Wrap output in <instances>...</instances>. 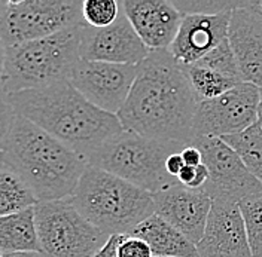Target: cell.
Listing matches in <instances>:
<instances>
[{
    "mask_svg": "<svg viewBox=\"0 0 262 257\" xmlns=\"http://www.w3.org/2000/svg\"><path fill=\"white\" fill-rule=\"evenodd\" d=\"M198 103L183 65L168 49L152 51L137 65V78L118 119L125 131L142 137L189 146Z\"/></svg>",
    "mask_w": 262,
    "mask_h": 257,
    "instance_id": "obj_1",
    "label": "cell"
},
{
    "mask_svg": "<svg viewBox=\"0 0 262 257\" xmlns=\"http://www.w3.org/2000/svg\"><path fill=\"white\" fill-rule=\"evenodd\" d=\"M2 165L21 177L39 202L70 198L88 170L79 153L3 104Z\"/></svg>",
    "mask_w": 262,
    "mask_h": 257,
    "instance_id": "obj_2",
    "label": "cell"
},
{
    "mask_svg": "<svg viewBox=\"0 0 262 257\" xmlns=\"http://www.w3.org/2000/svg\"><path fill=\"white\" fill-rule=\"evenodd\" d=\"M3 104L83 158L124 131L118 116L91 104L70 81L3 97Z\"/></svg>",
    "mask_w": 262,
    "mask_h": 257,
    "instance_id": "obj_3",
    "label": "cell"
},
{
    "mask_svg": "<svg viewBox=\"0 0 262 257\" xmlns=\"http://www.w3.org/2000/svg\"><path fill=\"white\" fill-rule=\"evenodd\" d=\"M82 24L45 39L3 48V97L70 81L81 61Z\"/></svg>",
    "mask_w": 262,
    "mask_h": 257,
    "instance_id": "obj_4",
    "label": "cell"
},
{
    "mask_svg": "<svg viewBox=\"0 0 262 257\" xmlns=\"http://www.w3.org/2000/svg\"><path fill=\"white\" fill-rule=\"evenodd\" d=\"M70 198L82 216L109 237L130 235L155 214L152 193L94 167H88Z\"/></svg>",
    "mask_w": 262,
    "mask_h": 257,
    "instance_id": "obj_5",
    "label": "cell"
},
{
    "mask_svg": "<svg viewBox=\"0 0 262 257\" xmlns=\"http://www.w3.org/2000/svg\"><path fill=\"white\" fill-rule=\"evenodd\" d=\"M185 147L180 143L150 140L124 129L98 146L85 159L90 167L124 178L149 193H157L179 183L167 173L165 162Z\"/></svg>",
    "mask_w": 262,
    "mask_h": 257,
    "instance_id": "obj_6",
    "label": "cell"
},
{
    "mask_svg": "<svg viewBox=\"0 0 262 257\" xmlns=\"http://www.w3.org/2000/svg\"><path fill=\"white\" fill-rule=\"evenodd\" d=\"M34 211L45 257H93L109 240L82 216L72 198L39 202Z\"/></svg>",
    "mask_w": 262,
    "mask_h": 257,
    "instance_id": "obj_7",
    "label": "cell"
},
{
    "mask_svg": "<svg viewBox=\"0 0 262 257\" xmlns=\"http://www.w3.org/2000/svg\"><path fill=\"white\" fill-rule=\"evenodd\" d=\"M79 0H3L2 46L45 39L83 24Z\"/></svg>",
    "mask_w": 262,
    "mask_h": 257,
    "instance_id": "obj_8",
    "label": "cell"
},
{
    "mask_svg": "<svg viewBox=\"0 0 262 257\" xmlns=\"http://www.w3.org/2000/svg\"><path fill=\"white\" fill-rule=\"evenodd\" d=\"M261 89L253 83L242 82L231 91L196 106L192 135L194 138L240 134L258 122Z\"/></svg>",
    "mask_w": 262,
    "mask_h": 257,
    "instance_id": "obj_9",
    "label": "cell"
},
{
    "mask_svg": "<svg viewBox=\"0 0 262 257\" xmlns=\"http://www.w3.org/2000/svg\"><path fill=\"white\" fill-rule=\"evenodd\" d=\"M191 145L203 153V163L209 170V181L201 189L212 201L240 202L246 196L262 191V183L253 176L238 153L217 137L194 138Z\"/></svg>",
    "mask_w": 262,
    "mask_h": 257,
    "instance_id": "obj_10",
    "label": "cell"
},
{
    "mask_svg": "<svg viewBox=\"0 0 262 257\" xmlns=\"http://www.w3.org/2000/svg\"><path fill=\"white\" fill-rule=\"evenodd\" d=\"M137 78V65L81 60L70 78L72 85L103 112L118 116Z\"/></svg>",
    "mask_w": 262,
    "mask_h": 257,
    "instance_id": "obj_11",
    "label": "cell"
},
{
    "mask_svg": "<svg viewBox=\"0 0 262 257\" xmlns=\"http://www.w3.org/2000/svg\"><path fill=\"white\" fill-rule=\"evenodd\" d=\"M152 51L139 37L130 19L124 14L112 26L94 29L82 24L81 58L86 61H101L112 64L139 65Z\"/></svg>",
    "mask_w": 262,
    "mask_h": 257,
    "instance_id": "obj_12",
    "label": "cell"
},
{
    "mask_svg": "<svg viewBox=\"0 0 262 257\" xmlns=\"http://www.w3.org/2000/svg\"><path fill=\"white\" fill-rule=\"evenodd\" d=\"M196 250L200 257H253L237 202L213 201L206 230L196 244Z\"/></svg>",
    "mask_w": 262,
    "mask_h": 257,
    "instance_id": "obj_13",
    "label": "cell"
},
{
    "mask_svg": "<svg viewBox=\"0 0 262 257\" xmlns=\"http://www.w3.org/2000/svg\"><path fill=\"white\" fill-rule=\"evenodd\" d=\"M155 214L176 229L194 244L201 241L213 201L203 192L176 183L160 192L152 193Z\"/></svg>",
    "mask_w": 262,
    "mask_h": 257,
    "instance_id": "obj_14",
    "label": "cell"
},
{
    "mask_svg": "<svg viewBox=\"0 0 262 257\" xmlns=\"http://www.w3.org/2000/svg\"><path fill=\"white\" fill-rule=\"evenodd\" d=\"M124 14L150 51L168 49L180 29L183 15L173 0H124Z\"/></svg>",
    "mask_w": 262,
    "mask_h": 257,
    "instance_id": "obj_15",
    "label": "cell"
},
{
    "mask_svg": "<svg viewBox=\"0 0 262 257\" xmlns=\"http://www.w3.org/2000/svg\"><path fill=\"white\" fill-rule=\"evenodd\" d=\"M232 12L219 15H183L178 36L168 48L170 54L182 65L198 63L228 39Z\"/></svg>",
    "mask_w": 262,
    "mask_h": 257,
    "instance_id": "obj_16",
    "label": "cell"
},
{
    "mask_svg": "<svg viewBox=\"0 0 262 257\" xmlns=\"http://www.w3.org/2000/svg\"><path fill=\"white\" fill-rule=\"evenodd\" d=\"M228 40L243 81L262 89V21L246 9H235L229 21Z\"/></svg>",
    "mask_w": 262,
    "mask_h": 257,
    "instance_id": "obj_17",
    "label": "cell"
},
{
    "mask_svg": "<svg viewBox=\"0 0 262 257\" xmlns=\"http://www.w3.org/2000/svg\"><path fill=\"white\" fill-rule=\"evenodd\" d=\"M130 235L146 242L154 257H200L195 244L158 214H152Z\"/></svg>",
    "mask_w": 262,
    "mask_h": 257,
    "instance_id": "obj_18",
    "label": "cell"
},
{
    "mask_svg": "<svg viewBox=\"0 0 262 257\" xmlns=\"http://www.w3.org/2000/svg\"><path fill=\"white\" fill-rule=\"evenodd\" d=\"M0 248L2 253H42L34 207L0 217Z\"/></svg>",
    "mask_w": 262,
    "mask_h": 257,
    "instance_id": "obj_19",
    "label": "cell"
},
{
    "mask_svg": "<svg viewBox=\"0 0 262 257\" xmlns=\"http://www.w3.org/2000/svg\"><path fill=\"white\" fill-rule=\"evenodd\" d=\"M39 199L32 188L8 167L0 168V217L36 207Z\"/></svg>",
    "mask_w": 262,
    "mask_h": 257,
    "instance_id": "obj_20",
    "label": "cell"
},
{
    "mask_svg": "<svg viewBox=\"0 0 262 257\" xmlns=\"http://www.w3.org/2000/svg\"><path fill=\"white\" fill-rule=\"evenodd\" d=\"M183 70L191 82V86L195 92L198 101L213 100L216 97L231 91L237 85H240L238 82L232 81L227 76H224L214 70H210L204 65L198 64V63L183 65Z\"/></svg>",
    "mask_w": 262,
    "mask_h": 257,
    "instance_id": "obj_21",
    "label": "cell"
},
{
    "mask_svg": "<svg viewBox=\"0 0 262 257\" xmlns=\"http://www.w3.org/2000/svg\"><path fill=\"white\" fill-rule=\"evenodd\" d=\"M245 162L247 170L262 183V129L258 124L240 134L222 138Z\"/></svg>",
    "mask_w": 262,
    "mask_h": 257,
    "instance_id": "obj_22",
    "label": "cell"
},
{
    "mask_svg": "<svg viewBox=\"0 0 262 257\" xmlns=\"http://www.w3.org/2000/svg\"><path fill=\"white\" fill-rule=\"evenodd\" d=\"M253 257H262V191L238 202Z\"/></svg>",
    "mask_w": 262,
    "mask_h": 257,
    "instance_id": "obj_23",
    "label": "cell"
},
{
    "mask_svg": "<svg viewBox=\"0 0 262 257\" xmlns=\"http://www.w3.org/2000/svg\"><path fill=\"white\" fill-rule=\"evenodd\" d=\"M122 12V5L116 0H83L82 16L83 22L94 27L104 29L112 26Z\"/></svg>",
    "mask_w": 262,
    "mask_h": 257,
    "instance_id": "obj_24",
    "label": "cell"
},
{
    "mask_svg": "<svg viewBox=\"0 0 262 257\" xmlns=\"http://www.w3.org/2000/svg\"><path fill=\"white\" fill-rule=\"evenodd\" d=\"M198 64L204 65L210 70H214L224 76H227L232 81L242 83L243 78H242V73H240V68L237 64V60H235V55L232 52V48L229 45V40H224L217 48H214L207 54L203 60L198 61Z\"/></svg>",
    "mask_w": 262,
    "mask_h": 257,
    "instance_id": "obj_25",
    "label": "cell"
},
{
    "mask_svg": "<svg viewBox=\"0 0 262 257\" xmlns=\"http://www.w3.org/2000/svg\"><path fill=\"white\" fill-rule=\"evenodd\" d=\"M182 15H219L243 9L246 0H173Z\"/></svg>",
    "mask_w": 262,
    "mask_h": 257,
    "instance_id": "obj_26",
    "label": "cell"
},
{
    "mask_svg": "<svg viewBox=\"0 0 262 257\" xmlns=\"http://www.w3.org/2000/svg\"><path fill=\"white\" fill-rule=\"evenodd\" d=\"M209 170L207 167L203 163L200 167H188L185 165V168L180 171L179 177H178V181L180 184L189 188V189H194V191H201L206 183L209 181Z\"/></svg>",
    "mask_w": 262,
    "mask_h": 257,
    "instance_id": "obj_27",
    "label": "cell"
},
{
    "mask_svg": "<svg viewBox=\"0 0 262 257\" xmlns=\"http://www.w3.org/2000/svg\"><path fill=\"white\" fill-rule=\"evenodd\" d=\"M119 257H154V253L146 242L137 237L127 235L119 245Z\"/></svg>",
    "mask_w": 262,
    "mask_h": 257,
    "instance_id": "obj_28",
    "label": "cell"
},
{
    "mask_svg": "<svg viewBox=\"0 0 262 257\" xmlns=\"http://www.w3.org/2000/svg\"><path fill=\"white\" fill-rule=\"evenodd\" d=\"M125 237L127 235H111L107 242L93 257H119L118 256L119 245H121V242L124 241Z\"/></svg>",
    "mask_w": 262,
    "mask_h": 257,
    "instance_id": "obj_29",
    "label": "cell"
},
{
    "mask_svg": "<svg viewBox=\"0 0 262 257\" xmlns=\"http://www.w3.org/2000/svg\"><path fill=\"white\" fill-rule=\"evenodd\" d=\"M183 161H185V165L188 167H200L203 165V153L201 150L194 145L186 146L182 152H180Z\"/></svg>",
    "mask_w": 262,
    "mask_h": 257,
    "instance_id": "obj_30",
    "label": "cell"
},
{
    "mask_svg": "<svg viewBox=\"0 0 262 257\" xmlns=\"http://www.w3.org/2000/svg\"><path fill=\"white\" fill-rule=\"evenodd\" d=\"M165 168H167V173L171 177H174V178L179 177L180 171L185 168V161H183L180 152L179 153H173V155L167 159V162H165Z\"/></svg>",
    "mask_w": 262,
    "mask_h": 257,
    "instance_id": "obj_31",
    "label": "cell"
},
{
    "mask_svg": "<svg viewBox=\"0 0 262 257\" xmlns=\"http://www.w3.org/2000/svg\"><path fill=\"white\" fill-rule=\"evenodd\" d=\"M243 9H246L249 14H252V15L256 16L258 19L262 21V0H253V2L246 0Z\"/></svg>",
    "mask_w": 262,
    "mask_h": 257,
    "instance_id": "obj_32",
    "label": "cell"
},
{
    "mask_svg": "<svg viewBox=\"0 0 262 257\" xmlns=\"http://www.w3.org/2000/svg\"><path fill=\"white\" fill-rule=\"evenodd\" d=\"M2 257H45L43 253H2Z\"/></svg>",
    "mask_w": 262,
    "mask_h": 257,
    "instance_id": "obj_33",
    "label": "cell"
},
{
    "mask_svg": "<svg viewBox=\"0 0 262 257\" xmlns=\"http://www.w3.org/2000/svg\"><path fill=\"white\" fill-rule=\"evenodd\" d=\"M262 129V89H261V101H259V109H258V122H256Z\"/></svg>",
    "mask_w": 262,
    "mask_h": 257,
    "instance_id": "obj_34",
    "label": "cell"
}]
</instances>
